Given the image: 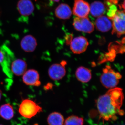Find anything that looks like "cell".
<instances>
[{"instance_id": "16", "label": "cell", "mask_w": 125, "mask_h": 125, "mask_svg": "<svg viewBox=\"0 0 125 125\" xmlns=\"http://www.w3.org/2000/svg\"><path fill=\"white\" fill-rule=\"evenodd\" d=\"M75 75L78 80L82 83H87L92 79L90 70L83 66L78 67L75 72Z\"/></svg>"}, {"instance_id": "13", "label": "cell", "mask_w": 125, "mask_h": 125, "mask_svg": "<svg viewBox=\"0 0 125 125\" xmlns=\"http://www.w3.org/2000/svg\"><path fill=\"white\" fill-rule=\"evenodd\" d=\"M96 29L103 32H108L112 28L111 20L105 16H102L97 18L95 22Z\"/></svg>"}, {"instance_id": "11", "label": "cell", "mask_w": 125, "mask_h": 125, "mask_svg": "<svg viewBox=\"0 0 125 125\" xmlns=\"http://www.w3.org/2000/svg\"><path fill=\"white\" fill-rule=\"evenodd\" d=\"M17 8L21 15L27 16L32 13L34 6L30 0H20L17 4Z\"/></svg>"}, {"instance_id": "8", "label": "cell", "mask_w": 125, "mask_h": 125, "mask_svg": "<svg viewBox=\"0 0 125 125\" xmlns=\"http://www.w3.org/2000/svg\"><path fill=\"white\" fill-rule=\"evenodd\" d=\"M88 45V42L87 39L83 36H80L72 40L70 49L74 54H81L85 51Z\"/></svg>"}, {"instance_id": "26", "label": "cell", "mask_w": 125, "mask_h": 125, "mask_svg": "<svg viewBox=\"0 0 125 125\" xmlns=\"http://www.w3.org/2000/svg\"></svg>"}, {"instance_id": "18", "label": "cell", "mask_w": 125, "mask_h": 125, "mask_svg": "<svg viewBox=\"0 0 125 125\" xmlns=\"http://www.w3.org/2000/svg\"><path fill=\"white\" fill-rule=\"evenodd\" d=\"M64 122L62 115L57 112L52 113L47 118V122L49 125H63Z\"/></svg>"}, {"instance_id": "22", "label": "cell", "mask_w": 125, "mask_h": 125, "mask_svg": "<svg viewBox=\"0 0 125 125\" xmlns=\"http://www.w3.org/2000/svg\"><path fill=\"white\" fill-rule=\"evenodd\" d=\"M5 59V55L3 52L0 51V64L3 62Z\"/></svg>"}, {"instance_id": "21", "label": "cell", "mask_w": 125, "mask_h": 125, "mask_svg": "<svg viewBox=\"0 0 125 125\" xmlns=\"http://www.w3.org/2000/svg\"><path fill=\"white\" fill-rule=\"evenodd\" d=\"M119 0H105V5L108 7L111 5L116 4Z\"/></svg>"}, {"instance_id": "1", "label": "cell", "mask_w": 125, "mask_h": 125, "mask_svg": "<svg viewBox=\"0 0 125 125\" xmlns=\"http://www.w3.org/2000/svg\"><path fill=\"white\" fill-rule=\"evenodd\" d=\"M124 99L122 90L119 88L111 89L96 102L100 117L105 121L114 119L120 114Z\"/></svg>"}, {"instance_id": "27", "label": "cell", "mask_w": 125, "mask_h": 125, "mask_svg": "<svg viewBox=\"0 0 125 125\" xmlns=\"http://www.w3.org/2000/svg\"></svg>"}, {"instance_id": "24", "label": "cell", "mask_w": 125, "mask_h": 125, "mask_svg": "<svg viewBox=\"0 0 125 125\" xmlns=\"http://www.w3.org/2000/svg\"><path fill=\"white\" fill-rule=\"evenodd\" d=\"M2 91L0 90V101L1 99V97H2Z\"/></svg>"}, {"instance_id": "6", "label": "cell", "mask_w": 125, "mask_h": 125, "mask_svg": "<svg viewBox=\"0 0 125 125\" xmlns=\"http://www.w3.org/2000/svg\"><path fill=\"white\" fill-rule=\"evenodd\" d=\"M65 61H63L60 64H55L50 66L48 70V75L51 79L54 80H58L62 79L65 75Z\"/></svg>"}, {"instance_id": "25", "label": "cell", "mask_w": 125, "mask_h": 125, "mask_svg": "<svg viewBox=\"0 0 125 125\" xmlns=\"http://www.w3.org/2000/svg\"><path fill=\"white\" fill-rule=\"evenodd\" d=\"M50 0L55 1V2H59V1H60V0Z\"/></svg>"}, {"instance_id": "19", "label": "cell", "mask_w": 125, "mask_h": 125, "mask_svg": "<svg viewBox=\"0 0 125 125\" xmlns=\"http://www.w3.org/2000/svg\"><path fill=\"white\" fill-rule=\"evenodd\" d=\"M83 119L82 117L71 116L66 120L63 125H83Z\"/></svg>"}, {"instance_id": "2", "label": "cell", "mask_w": 125, "mask_h": 125, "mask_svg": "<svg viewBox=\"0 0 125 125\" xmlns=\"http://www.w3.org/2000/svg\"><path fill=\"white\" fill-rule=\"evenodd\" d=\"M122 78L120 73L115 71L109 66L107 65L103 70V73L100 77L102 84L108 89L115 88Z\"/></svg>"}, {"instance_id": "10", "label": "cell", "mask_w": 125, "mask_h": 125, "mask_svg": "<svg viewBox=\"0 0 125 125\" xmlns=\"http://www.w3.org/2000/svg\"><path fill=\"white\" fill-rule=\"evenodd\" d=\"M21 48L27 52H32L35 51L37 45V40L32 35H27L24 36L21 41Z\"/></svg>"}, {"instance_id": "20", "label": "cell", "mask_w": 125, "mask_h": 125, "mask_svg": "<svg viewBox=\"0 0 125 125\" xmlns=\"http://www.w3.org/2000/svg\"><path fill=\"white\" fill-rule=\"evenodd\" d=\"M108 8V11L107 13V15L108 17L111 20L114 15H115L117 10L116 6L115 5L112 4L109 6Z\"/></svg>"}, {"instance_id": "12", "label": "cell", "mask_w": 125, "mask_h": 125, "mask_svg": "<svg viewBox=\"0 0 125 125\" xmlns=\"http://www.w3.org/2000/svg\"><path fill=\"white\" fill-rule=\"evenodd\" d=\"M27 63L25 61L21 59H16L11 63V71L15 75L21 76L27 71Z\"/></svg>"}, {"instance_id": "23", "label": "cell", "mask_w": 125, "mask_h": 125, "mask_svg": "<svg viewBox=\"0 0 125 125\" xmlns=\"http://www.w3.org/2000/svg\"><path fill=\"white\" fill-rule=\"evenodd\" d=\"M120 7L121 8H122V9H123L124 10H125V0H124L121 6H120Z\"/></svg>"}, {"instance_id": "15", "label": "cell", "mask_w": 125, "mask_h": 125, "mask_svg": "<svg viewBox=\"0 0 125 125\" xmlns=\"http://www.w3.org/2000/svg\"><path fill=\"white\" fill-rule=\"evenodd\" d=\"M105 5L99 1H95L90 5V12L94 17L102 16L105 11Z\"/></svg>"}, {"instance_id": "3", "label": "cell", "mask_w": 125, "mask_h": 125, "mask_svg": "<svg viewBox=\"0 0 125 125\" xmlns=\"http://www.w3.org/2000/svg\"><path fill=\"white\" fill-rule=\"evenodd\" d=\"M42 111V108L32 100L27 99L23 100L19 106L20 114L26 118H30Z\"/></svg>"}, {"instance_id": "14", "label": "cell", "mask_w": 125, "mask_h": 125, "mask_svg": "<svg viewBox=\"0 0 125 125\" xmlns=\"http://www.w3.org/2000/svg\"><path fill=\"white\" fill-rule=\"evenodd\" d=\"M55 14L57 18L61 19L66 20L69 19L72 14L71 9L67 4H61L57 7Z\"/></svg>"}, {"instance_id": "4", "label": "cell", "mask_w": 125, "mask_h": 125, "mask_svg": "<svg viewBox=\"0 0 125 125\" xmlns=\"http://www.w3.org/2000/svg\"><path fill=\"white\" fill-rule=\"evenodd\" d=\"M125 10H117L115 15L111 20L112 34H116L119 37L125 34Z\"/></svg>"}, {"instance_id": "9", "label": "cell", "mask_w": 125, "mask_h": 125, "mask_svg": "<svg viewBox=\"0 0 125 125\" xmlns=\"http://www.w3.org/2000/svg\"><path fill=\"white\" fill-rule=\"evenodd\" d=\"M39 78L38 72L36 70L31 69L26 71L23 74L22 80L26 85L38 87L41 84Z\"/></svg>"}, {"instance_id": "17", "label": "cell", "mask_w": 125, "mask_h": 125, "mask_svg": "<svg viewBox=\"0 0 125 125\" xmlns=\"http://www.w3.org/2000/svg\"><path fill=\"white\" fill-rule=\"evenodd\" d=\"M14 116L13 107L9 104L2 105L0 107V116L6 120H11Z\"/></svg>"}, {"instance_id": "7", "label": "cell", "mask_w": 125, "mask_h": 125, "mask_svg": "<svg viewBox=\"0 0 125 125\" xmlns=\"http://www.w3.org/2000/svg\"><path fill=\"white\" fill-rule=\"evenodd\" d=\"M90 13V5L84 0H75L73 13L79 18L87 17Z\"/></svg>"}, {"instance_id": "5", "label": "cell", "mask_w": 125, "mask_h": 125, "mask_svg": "<svg viewBox=\"0 0 125 125\" xmlns=\"http://www.w3.org/2000/svg\"><path fill=\"white\" fill-rule=\"evenodd\" d=\"M73 25L76 30L86 33H91L94 29L93 24L88 17H76L74 19Z\"/></svg>"}]
</instances>
